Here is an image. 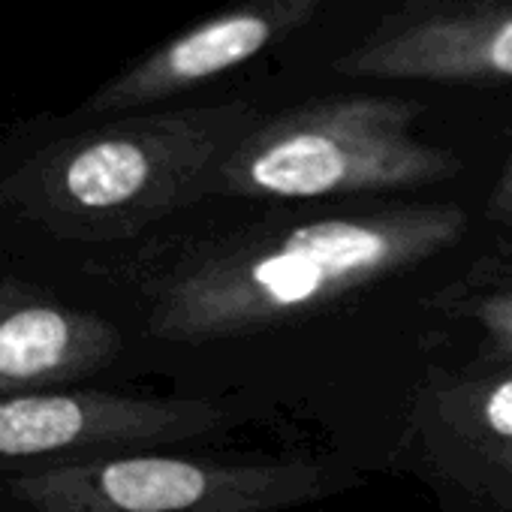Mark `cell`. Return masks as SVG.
Wrapping results in <instances>:
<instances>
[{
  "label": "cell",
  "instance_id": "9c48e42d",
  "mask_svg": "<svg viewBox=\"0 0 512 512\" xmlns=\"http://www.w3.org/2000/svg\"><path fill=\"white\" fill-rule=\"evenodd\" d=\"M428 422L446 437V449L470 461V473H485L512 497V368L500 365L479 380L431 389Z\"/></svg>",
  "mask_w": 512,
  "mask_h": 512
},
{
  "label": "cell",
  "instance_id": "8fae6325",
  "mask_svg": "<svg viewBox=\"0 0 512 512\" xmlns=\"http://www.w3.org/2000/svg\"><path fill=\"white\" fill-rule=\"evenodd\" d=\"M488 211H491V217L497 223L512 229V154H509V160H506V166H503V172H500V178H497V184L491 190Z\"/></svg>",
  "mask_w": 512,
  "mask_h": 512
},
{
  "label": "cell",
  "instance_id": "277c9868",
  "mask_svg": "<svg viewBox=\"0 0 512 512\" xmlns=\"http://www.w3.org/2000/svg\"><path fill=\"white\" fill-rule=\"evenodd\" d=\"M356 473L314 458L127 452L7 476L19 512H284L350 488Z\"/></svg>",
  "mask_w": 512,
  "mask_h": 512
},
{
  "label": "cell",
  "instance_id": "5b68a950",
  "mask_svg": "<svg viewBox=\"0 0 512 512\" xmlns=\"http://www.w3.org/2000/svg\"><path fill=\"white\" fill-rule=\"evenodd\" d=\"M223 422V407L193 398H133L94 389L0 398V467L40 470L154 452L211 434Z\"/></svg>",
  "mask_w": 512,
  "mask_h": 512
},
{
  "label": "cell",
  "instance_id": "6da1fadb",
  "mask_svg": "<svg viewBox=\"0 0 512 512\" xmlns=\"http://www.w3.org/2000/svg\"><path fill=\"white\" fill-rule=\"evenodd\" d=\"M464 232V208L422 202L202 235L151 272L148 332L175 344L269 332L428 263Z\"/></svg>",
  "mask_w": 512,
  "mask_h": 512
},
{
  "label": "cell",
  "instance_id": "7a4b0ae2",
  "mask_svg": "<svg viewBox=\"0 0 512 512\" xmlns=\"http://www.w3.org/2000/svg\"><path fill=\"white\" fill-rule=\"evenodd\" d=\"M263 115L244 100L133 118L79 136L4 187L58 238L118 241L217 196L220 169Z\"/></svg>",
  "mask_w": 512,
  "mask_h": 512
},
{
  "label": "cell",
  "instance_id": "3957f363",
  "mask_svg": "<svg viewBox=\"0 0 512 512\" xmlns=\"http://www.w3.org/2000/svg\"><path fill=\"white\" fill-rule=\"evenodd\" d=\"M422 112L401 97L341 94L260 118L223 163L217 196L329 199L446 181L461 160L416 136Z\"/></svg>",
  "mask_w": 512,
  "mask_h": 512
},
{
  "label": "cell",
  "instance_id": "30bf717a",
  "mask_svg": "<svg viewBox=\"0 0 512 512\" xmlns=\"http://www.w3.org/2000/svg\"><path fill=\"white\" fill-rule=\"evenodd\" d=\"M470 314L482 332L491 362L512 368V287L479 293L470 305Z\"/></svg>",
  "mask_w": 512,
  "mask_h": 512
},
{
  "label": "cell",
  "instance_id": "ba28073f",
  "mask_svg": "<svg viewBox=\"0 0 512 512\" xmlns=\"http://www.w3.org/2000/svg\"><path fill=\"white\" fill-rule=\"evenodd\" d=\"M121 332L88 311L25 302L0 314V398L52 392L115 362Z\"/></svg>",
  "mask_w": 512,
  "mask_h": 512
},
{
  "label": "cell",
  "instance_id": "8992f818",
  "mask_svg": "<svg viewBox=\"0 0 512 512\" xmlns=\"http://www.w3.org/2000/svg\"><path fill=\"white\" fill-rule=\"evenodd\" d=\"M341 76L509 85L512 0H407L335 61Z\"/></svg>",
  "mask_w": 512,
  "mask_h": 512
},
{
  "label": "cell",
  "instance_id": "7c38bea8",
  "mask_svg": "<svg viewBox=\"0 0 512 512\" xmlns=\"http://www.w3.org/2000/svg\"><path fill=\"white\" fill-rule=\"evenodd\" d=\"M25 302H34V293L22 284H0V314H7Z\"/></svg>",
  "mask_w": 512,
  "mask_h": 512
},
{
  "label": "cell",
  "instance_id": "52a82bcc",
  "mask_svg": "<svg viewBox=\"0 0 512 512\" xmlns=\"http://www.w3.org/2000/svg\"><path fill=\"white\" fill-rule=\"evenodd\" d=\"M326 4L329 0H232L106 88L97 109H130L217 79L290 40Z\"/></svg>",
  "mask_w": 512,
  "mask_h": 512
}]
</instances>
